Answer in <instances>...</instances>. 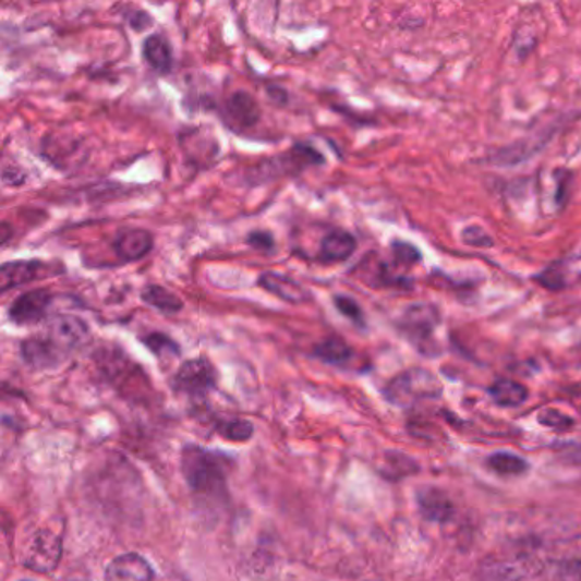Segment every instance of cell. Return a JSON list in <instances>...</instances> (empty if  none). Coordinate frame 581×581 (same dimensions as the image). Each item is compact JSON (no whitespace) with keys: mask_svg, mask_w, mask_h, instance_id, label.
<instances>
[{"mask_svg":"<svg viewBox=\"0 0 581 581\" xmlns=\"http://www.w3.org/2000/svg\"><path fill=\"white\" fill-rule=\"evenodd\" d=\"M181 469L187 486L207 501L227 498V459L220 453L190 445L183 450Z\"/></svg>","mask_w":581,"mask_h":581,"instance_id":"1","label":"cell"},{"mask_svg":"<svg viewBox=\"0 0 581 581\" xmlns=\"http://www.w3.org/2000/svg\"><path fill=\"white\" fill-rule=\"evenodd\" d=\"M326 165V157L308 142H295L287 153L266 157L244 171V184L262 186L269 181L280 180L287 175H299L311 168Z\"/></svg>","mask_w":581,"mask_h":581,"instance_id":"2","label":"cell"},{"mask_svg":"<svg viewBox=\"0 0 581 581\" xmlns=\"http://www.w3.org/2000/svg\"><path fill=\"white\" fill-rule=\"evenodd\" d=\"M387 401L396 407H413L423 399H434L441 395V386L434 374L413 368L392 378L384 390Z\"/></svg>","mask_w":581,"mask_h":581,"instance_id":"3","label":"cell"},{"mask_svg":"<svg viewBox=\"0 0 581 581\" xmlns=\"http://www.w3.org/2000/svg\"><path fill=\"white\" fill-rule=\"evenodd\" d=\"M171 386L180 395L202 399L217 386V371L205 356H196L181 363Z\"/></svg>","mask_w":581,"mask_h":581,"instance_id":"4","label":"cell"},{"mask_svg":"<svg viewBox=\"0 0 581 581\" xmlns=\"http://www.w3.org/2000/svg\"><path fill=\"white\" fill-rule=\"evenodd\" d=\"M63 271L62 265L56 263H45L41 259H20V262H8L0 266V292L8 293L9 290L20 289L28 286L33 281L44 280V278L56 277Z\"/></svg>","mask_w":581,"mask_h":581,"instance_id":"5","label":"cell"},{"mask_svg":"<svg viewBox=\"0 0 581 581\" xmlns=\"http://www.w3.org/2000/svg\"><path fill=\"white\" fill-rule=\"evenodd\" d=\"M56 295L48 289H33L21 293L8 308V317L16 326H36L50 319Z\"/></svg>","mask_w":581,"mask_h":581,"instance_id":"6","label":"cell"},{"mask_svg":"<svg viewBox=\"0 0 581 581\" xmlns=\"http://www.w3.org/2000/svg\"><path fill=\"white\" fill-rule=\"evenodd\" d=\"M62 559V541L51 531H38L29 537L24 550V568L35 573H51Z\"/></svg>","mask_w":581,"mask_h":581,"instance_id":"7","label":"cell"},{"mask_svg":"<svg viewBox=\"0 0 581 581\" xmlns=\"http://www.w3.org/2000/svg\"><path fill=\"white\" fill-rule=\"evenodd\" d=\"M20 351L24 363L35 371L59 367L66 356H71L48 332L28 336L21 341Z\"/></svg>","mask_w":581,"mask_h":581,"instance_id":"8","label":"cell"},{"mask_svg":"<svg viewBox=\"0 0 581 581\" xmlns=\"http://www.w3.org/2000/svg\"><path fill=\"white\" fill-rule=\"evenodd\" d=\"M222 117L232 130L244 132L258 125L262 120V108L253 94L238 89L223 102Z\"/></svg>","mask_w":581,"mask_h":581,"instance_id":"9","label":"cell"},{"mask_svg":"<svg viewBox=\"0 0 581 581\" xmlns=\"http://www.w3.org/2000/svg\"><path fill=\"white\" fill-rule=\"evenodd\" d=\"M48 335L71 355L89 340L90 331L86 320L72 314H59L47 320Z\"/></svg>","mask_w":581,"mask_h":581,"instance_id":"10","label":"cell"},{"mask_svg":"<svg viewBox=\"0 0 581 581\" xmlns=\"http://www.w3.org/2000/svg\"><path fill=\"white\" fill-rule=\"evenodd\" d=\"M438 320H440V316H438L437 308L422 302V304L410 305L404 311L401 329L411 341L417 343V347H422L423 341H428L434 335Z\"/></svg>","mask_w":581,"mask_h":581,"instance_id":"11","label":"cell"},{"mask_svg":"<svg viewBox=\"0 0 581 581\" xmlns=\"http://www.w3.org/2000/svg\"><path fill=\"white\" fill-rule=\"evenodd\" d=\"M154 247V234L145 229H123L111 239V251L121 263H137Z\"/></svg>","mask_w":581,"mask_h":581,"instance_id":"12","label":"cell"},{"mask_svg":"<svg viewBox=\"0 0 581 581\" xmlns=\"http://www.w3.org/2000/svg\"><path fill=\"white\" fill-rule=\"evenodd\" d=\"M258 286L271 295L278 296L289 304L301 305L313 301V292L305 289L301 281L280 271H265L259 275Z\"/></svg>","mask_w":581,"mask_h":581,"instance_id":"13","label":"cell"},{"mask_svg":"<svg viewBox=\"0 0 581 581\" xmlns=\"http://www.w3.org/2000/svg\"><path fill=\"white\" fill-rule=\"evenodd\" d=\"M106 581H154V570L141 554H121L108 565Z\"/></svg>","mask_w":581,"mask_h":581,"instance_id":"14","label":"cell"},{"mask_svg":"<svg viewBox=\"0 0 581 581\" xmlns=\"http://www.w3.org/2000/svg\"><path fill=\"white\" fill-rule=\"evenodd\" d=\"M355 251V235H351L347 231H341V229H336V231L328 232V234L320 239L317 259L323 263H328V265L343 263L348 258H351Z\"/></svg>","mask_w":581,"mask_h":581,"instance_id":"15","label":"cell"},{"mask_svg":"<svg viewBox=\"0 0 581 581\" xmlns=\"http://www.w3.org/2000/svg\"><path fill=\"white\" fill-rule=\"evenodd\" d=\"M142 57L157 74H171L174 56H172V47L166 36L148 35L142 44Z\"/></svg>","mask_w":581,"mask_h":581,"instance_id":"16","label":"cell"},{"mask_svg":"<svg viewBox=\"0 0 581 581\" xmlns=\"http://www.w3.org/2000/svg\"><path fill=\"white\" fill-rule=\"evenodd\" d=\"M417 507L429 522L444 523L453 516L452 501L437 488H426L417 493Z\"/></svg>","mask_w":581,"mask_h":581,"instance_id":"17","label":"cell"},{"mask_svg":"<svg viewBox=\"0 0 581 581\" xmlns=\"http://www.w3.org/2000/svg\"><path fill=\"white\" fill-rule=\"evenodd\" d=\"M142 302L156 308L159 313L166 314V316H172L183 311L184 302L181 301V296L172 293L171 290L166 287L157 286V283H148L142 289L141 292Z\"/></svg>","mask_w":581,"mask_h":581,"instance_id":"18","label":"cell"},{"mask_svg":"<svg viewBox=\"0 0 581 581\" xmlns=\"http://www.w3.org/2000/svg\"><path fill=\"white\" fill-rule=\"evenodd\" d=\"M313 355L323 363L341 367V365H347L355 353H353V348L343 338L329 336L326 340L314 344Z\"/></svg>","mask_w":581,"mask_h":581,"instance_id":"19","label":"cell"},{"mask_svg":"<svg viewBox=\"0 0 581 581\" xmlns=\"http://www.w3.org/2000/svg\"><path fill=\"white\" fill-rule=\"evenodd\" d=\"M489 395H492L493 401L499 407L513 408L520 407L529 398V390L525 386H522L516 380L510 378H499L489 387Z\"/></svg>","mask_w":581,"mask_h":581,"instance_id":"20","label":"cell"},{"mask_svg":"<svg viewBox=\"0 0 581 581\" xmlns=\"http://www.w3.org/2000/svg\"><path fill=\"white\" fill-rule=\"evenodd\" d=\"M488 468L499 476H520L526 471L529 464L517 453L498 452L489 456Z\"/></svg>","mask_w":581,"mask_h":581,"instance_id":"21","label":"cell"},{"mask_svg":"<svg viewBox=\"0 0 581 581\" xmlns=\"http://www.w3.org/2000/svg\"><path fill=\"white\" fill-rule=\"evenodd\" d=\"M142 343L145 344L147 350L153 351L154 355L159 356H180V344L172 340L171 336L165 335V332H148V335L142 336Z\"/></svg>","mask_w":581,"mask_h":581,"instance_id":"22","label":"cell"},{"mask_svg":"<svg viewBox=\"0 0 581 581\" xmlns=\"http://www.w3.org/2000/svg\"><path fill=\"white\" fill-rule=\"evenodd\" d=\"M332 304H335L336 311L341 314V316L350 319L351 323L356 324V326H365V314H363L362 305L350 295H343V293H336L332 296Z\"/></svg>","mask_w":581,"mask_h":581,"instance_id":"23","label":"cell"},{"mask_svg":"<svg viewBox=\"0 0 581 581\" xmlns=\"http://www.w3.org/2000/svg\"><path fill=\"white\" fill-rule=\"evenodd\" d=\"M217 432L227 440L246 441L253 437V425L244 420H232V422H223L217 426Z\"/></svg>","mask_w":581,"mask_h":581,"instance_id":"24","label":"cell"},{"mask_svg":"<svg viewBox=\"0 0 581 581\" xmlns=\"http://www.w3.org/2000/svg\"><path fill=\"white\" fill-rule=\"evenodd\" d=\"M390 250H392V256H395L398 265L413 266L422 262V253L410 242L395 241Z\"/></svg>","mask_w":581,"mask_h":581,"instance_id":"25","label":"cell"},{"mask_svg":"<svg viewBox=\"0 0 581 581\" xmlns=\"http://www.w3.org/2000/svg\"><path fill=\"white\" fill-rule=\"evenodd\" d=\"M247 246L262 254H274L277 247L275 235L268 231H251L246 235Z\"/></svg>","mask_w":581,"mask_h":581,"instance_id":"26","label":"cell"},{"mask_svg":"<svg viewBox=\"0 0 581 581\" xmlns=\"http://www.w3.org/2000/svg\"><path fill=\"white\" fill-rule=\"evenodd\" d=\"M462 241L472 247H493L495 246V241H493L492 235L488 232L484 231L483 227L480 226H469L465 229H462L461 234Z\"/></svg>","mask_w":581,"mask_h":581,"instance_id":"27","label":"cell"},{"mask_svg":"<svg viewBox=\"0 0 581 581\" xmlns=\"http://www.w3.org/2000/svg\"><path fill=\"white\" fill-rule=\"evenodd\" d=\"M538 422L553 429H568L573 426V420L558 410H546L538 414Z\"/></svg>","mask_w":581,"mask_h":581,"instance_id":"28","label":"cell"},{"mask_svg":"<svg viewBox=\"0 0 581 581\" xmlns=\"http://www.w3.org/2000/svg\"><path fill=\"white\" fill-rule=\"evenodd\" d=\"M561 175H558V187H556V204L559 207H565L570 198L571 181H573V174L566 169H561Z\"/></svg>","mask_w":581,"mask_h":581,"instance_id":"29","label":"cell"},{"mask_svg":"<svg viewBox=\"0 0 581 581\" xmlns=\"http://www.w3.org/2000/svg\"><path fill=\"white\" fill-rule=\"evenodd\" d=\"M535 280L541 281V283L549 290L565 289V278H562V275L558 274L554 268L546 269V271L538 275Z\"/></svg>","mask_w":581,"mask_h":581,"instance_id":"30","label":"cell"},{"mask_svg":"<svg viewBox=\"0 0 581 581\" xmlns=\"http://www.w3.org/2000/svg\"><path fill=\"white\" fill-rule=\"evenodd\" d=\"M129 24L133 32L141 33L145 32L148 26H153L154 20L148 16L147 12L138 9V11H133L132 14H129Z\"/></svg>","mask_w":581,"mask_h":581,"instance_id":"31","label":"cell"},{"mask_svg":"<svg viewBox=\"0 0 581 581\" xmlns=\"http://www.w3.org/2000/svg\"><path fill=\"white\" fill-rule=\"evenodd\" d=\"M266 94H268L269 101L277 106H286L289 102V93L283 87L274 84V86L266 87Z\"/></svg>","mask_w":581,"mask_h":581,"instance_id":"32","label":"cell"},{"mask_svg":"<svg viewBox=\"0 0 581 581\" xmlns=\"http://www.w3.org/2000/svg\"><path fill=\"white\" fill-rule=\"evenodd\" d=\"M21 581H29V580H21Z\"/></svg>","mask_w":581,"mask_h":581,"instance_id":"33","label":"cell"}]
</instances>
